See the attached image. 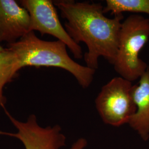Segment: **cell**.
Returning a JSON list of instances; mask_svg holds the SVG:
<instances>
[{
  "instance_id": "1",
  "label": "cell",
  "mask_w": 149,
  "mask_h": 149,
  "mask_svg": "<svg viewBox=\"0 0 149 149\" xmlns=\"http://www.w3.org/2000/svg\"><path fill=\"white\" fill-rule=\"evenodd\" d=\"M54 3L61 17L66 20L64 28L70 37L76 44L82 42L87 46L86 66L96 70L101 57L113 65L123 15L107 17L100 3L58 0L54 1Z\"/></svg>"
},
{
  "instance_id": "4",
  "label": "cell",
  "mask_w": 149,
  "mask_h": 149,
  "mask_svg": "<svg viewBox=\"0 0 149 149\" xmlns=\"http://www.w3.org/2000/svg\"><path fill=\"white\" fill-rule=\"evenodd\" d=\"M133 87L132 82L120 76L113 78L102 87L95 104L105 124L116 127L128 124L136 111Z\"/></svg>"
},
{
  "instance_id": "2",
  "label": "cell",
  "mask_w": 149,
  "mask_h": 149,
  "mask_svg": "<svg viewBox=\"0 0 149 149\" xmlns=\"http://www.w3.org/2000/svg\"><path fill=\"white\" fill-rule=\"evenodd\" d=\"M17 55L21 69L26 66L54 67L68 71L83 88L90 86L96 70L76 63L70 58L66 45L60 40L46 41L30 32L16 43L7 45Z\"/></svg>"
},
{
  "instance_id": "10",
  "label": "cell",
  "mask_w": 149,
  "mask_h": 149,
  "mask_svg": "<svg viewBox=\"0 0 149 149\" xmlns=\"http://www.w3.org/2000/svg\"><path fill=\"white\" fill-rule=\"evenodd\" d=\"M104 13L122 15L123 12L141 13L149 15V0H107Z\"/></svg>"
},
{
  "instance_id": "8",
  "label": "cell",
  "mask_w": 149,
  "mask_h": 149,
  "mask_svg": "<svg viewBox=\"0 0 149 149\" xmlns=\"http://www.w3.org/2000/svg\"><path fill=\"white\" fill-rule=\"evenodd\" d=\"M133 97L136 111L128 123L141 139L149 138V69L139 79L138 84L133 87Z\"/></svg>"
},
{
  "instance_id": "12",
  "label": "cell",
  "mask_w": 149,
  "mask_h": 149,
  "mask_svg": "<svg viewBox=\"0 0 149 149\" xmlns=\"http://www.w3.org/2000/svg\"><path fill=\"white\" fill-rule=\"evenodd\" d=\"M0 43H1V42H0ZM5 49V48H3V47L1 45V44H0V52H2V51H3Z\"/></svg>"
},
{
  "instance_id": "3",
  "label": "cell",
  "mask_w": 149,
  "mask_h": 149,
  "mask_svg": "<svg viewBox=\"0 0 149 149\" xmlns=\"http://www.w3.org/2000/svg\"><path fill=\"white\" fill-rule=\"evenodd\" d=\"M149 39V18L135 14L122 22L113 65L120 77L133 82L148 69L147 64L139 58V53Z\"/></svg>"
},
{
  "instance_id": "6",
  "label": "cell",
  "mask_w": 149,
  "mask_h": 149,
  "mask_svg": "<svg viewBox=\"0 0 149 149\" xmlns=\"http://www.w3.org/2000/svg\"><path fill=\"white\" fill-rule=\"evenodd\" d=\"M2 108L18 132L12 133L0 131V135L19 139L26 149H60L66 145V137L59 125L42 127L38 124L34 114L29 116L26 122H21L13 117L5 107Z\"/></svg>"
},
{
  "instance_id": "9",
  "label": "cell",
  "mask_w": 149,
  "mask_h": 149,
  "mask_svg": "<svg viewBox=\"0 0 149 149\" xmlns=\"http://www.w3.org/2000/svg\"><path fill=\"white\" fill-rule=\"evenodd\" d=\"M21 70L17 55L6 48L0 52V108L5 106L6 98L3 95L5 86L11 82Z\"/></svg>"
},
{
  "instance_id": "5",
  "label": "cell",
  "mask_w": 149,
  "mask_h": 149,
  "mask_svg": "<svg viewBox=\"0 0 149 149\" xmlns=\"http://www.w3.org/2000/svg\"><path fill=\"white\" fill-rule=\"evenodd\" d=\"M20 3L29 14L30 32L38 31L42 36H53L66 45L75 59L82 58V48L70 37L63 26L53 1L22 0Z\"/></svg>"
},
{
  "instance_id": "13",
  "label": "cell",
  "mask_w": 149,
  "mask_h": 149,
  "mask_svg": "<svg viewBox=\"0 0 149 149\" xmlns=\"http://www.w3.org/2000/svg\"><path fill=\"white\" fill-rule=\"evenodd\" d=\"M0 109H1V108H0Z\"/></svg>"
},
{
  "instance_id": "11",
  "label": "cell",
  "mask_w": 149,
  "mask_h": 149,
  "mask_svg": "<svg viewBox=\"0 0 149 149\" xmlns=\"http://www.w3.org/2000/svg\"><path fill=\"white\" fill-rule=\"evenodd\" d=\"M87 145V141L85 138L79 139L70 149H85Z\"/></svg>"
},
{
  "instance_id": "7",
  "label": "cell",
  "mask_w": 149,
  "mask_h": 149,
  "mask_svg": "<svg viewBox=\"0 0 149 149\" xmlns=\"http://www.w3.org/2000/svg\"><path fill=\"white\" fill-rule=\"evenodd\" d=\"M30 16L15 0H0V42L16 43L30 32Z\"/></svg>"
}]
</instances>
